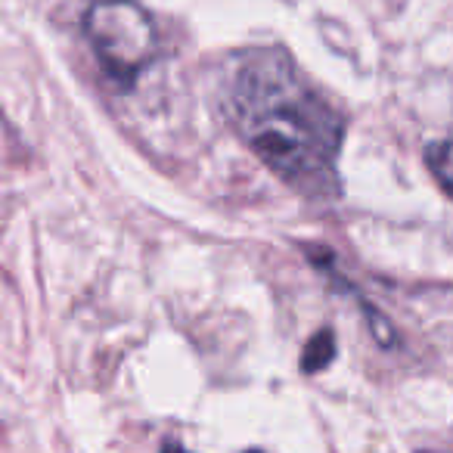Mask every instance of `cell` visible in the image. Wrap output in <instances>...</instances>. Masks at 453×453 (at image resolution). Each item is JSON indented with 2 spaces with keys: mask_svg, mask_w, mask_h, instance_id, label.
Returning a JSON list of instances; mask_svg holds the SVG:
<instances>
[{
  "mask_svg": "<svg viewBox=\"0 0 453 453\" xmlns=\"http://www.w3.org/2000/svg\"><path fill=\"white\" fill-rule=\"evenodd\" d=\"M84 38L109 78L134 84L158 57V32L137 0H94L84 13Z\"/></svg>",
  "mask_w": 453,
  "mask_h": 453,
  "instance_id": "obj_2",
  "label": "cell"
},
{
  "mask_svg": "<svg viewBox=\"0 0 453 453\" xmlns=\"http://www.w3.org/2000/svg\"><path fill=\"white\" fill-rule=\"evenodd\" d=\"M224 112L246 146L308 199L339 196L345 115L302 75L280 47H252L230 59Z\"/></svg>",
  "mask_w": 453,
  "mask_h": 453,
  "instance_id": "obj_1",
  "label": "cell"
},
{
  "mask_svg": "<svg viewBox=\"0 0 453 453\" xmlns=\"http://www.w3.org/2000/svg\"><path fill=\"white\" fill-rule=\"evenodd\" d=\"M246 453H265V450H246Z\"/></svg>",
  "mask_w": 453,
  "mask_h": 453,
  "instance_id": "obj_6",
  "label": "cell"
},
{
  "mask_svg": "<svg viewBox=\"0 0 453 453\" xmlns=\"http://www.w3.org/2000/svg\"><path fill=\"white\" fill-rule=\"evenodd\" d=\"M162 453H193V450H187V447H180V444H174V441H168V444L162 447Z\"/></svg>",
  "mask_w": 453,
  "mask_h": 453,
  "instance_id": "obj_5",
  "label": "cell"
},
{
  "mask_svg": "<svg viewBox=\"0 0 453 453\" xmlns=\"http://www.w3.org/2000/svg\"><path fill=\"white\" fill-rule=\"evenodd\" d=\"M333 357H335V335H333V329H317L314 339L304 345V360H302L304 372L326 370V366L333 364Z\"/></svg>",
  "mask_w": 453,
  "mask_h": 453,
  "instance_id": "obj_3",
  "label": "cell"
},
{
  "mask_svg": "<svg viewBox=\"0 0 453 453\" xmlns=\"http://www.w3.org/2000/svg\"><path fill=\"white\" fill-rule=\"evenodd\" d=\"M426 158H428V168H432V174L438 177V183L453 196V137L428 146Z\"/></svg>",
  "mask_w": 453,
  "mask_h": 453,
  "instance_id": "obj_4",
  "label": "cell"
}]
</instances>
